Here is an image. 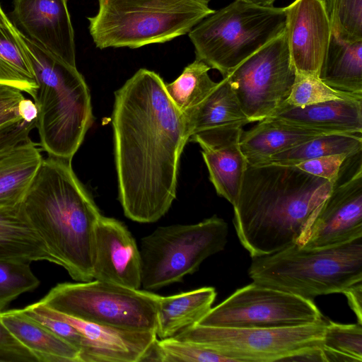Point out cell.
Returning <instances> with one entry per match:
<instances>
[{
	"label": "cell",
	"mask_w": 362,
	"mask_h": 362,
	"mask_svg": "<svg viewBox=\"0 0 362 362\" xmlns=\"http://www.w3.org/2000/svg\"><path fill=\"white\" fill-rule=\"evenodd\" d=\"M163 362H233L195 342L170 337L158 340Z\"/></svg>",
	"instance_id": "obj_34"
},
{
	"label": "cell",
	"mask_w": 362,
	"mask_h": 362,
	"mask_svg": "<svg viewBox=\"0 0 362 362\" xmlns=\"http://www.w3.org/2000/svg\"><path fill=\"white\" fill-rule=\"evenodd\" d=\"M348 156L344 153L325 156L301 162L295 166L308 174L334 183L340 168Z\"/></svg>",
	"instance_id": "obj_35"
},
{
	"label": "cell",
	"mask_w": 362,
	"mask_h": 362,
	"mask_svg": "<svg viewBox=\"0 0 362 362\" xmlns=\"http://www.w3.org/2000/svg\"><path fill=\"white\" fill-rule=\"evenodd\" d=\"M332 32L347 42L362 40V0H332Z\"/></svg>",
	"instance_id": "obj_33"
},
{
	"label": "cell",
	"mask_w": 362,
	"mask_h": 362,
	"mask_svg": "<svg viewBox=\"0 0 362 362\" xmlns=\"http://www.w3.org/2000/svg\"><path fill=\"white\" fill-rule=\"evenodd\" d=\"M318 77L334 89L362 95V40L344 41L332 32Z\"/></svg>",
	"instance_id": "obj_26"
},
{
	"label": "cell",
	"mask_w": 362,
	"mask_h": 362,
	"mask_svg": "<svg viewBox=\"0 0 362 362\" xmlns=\"http://www.w3.org/2000/svg\"><path fill=\"white\" fill-rule=\"evenodd\" d=\"M28 308L45 315L64 320L78 329L85 338L81 362H141L158 339L156 331H136L100 325L52 310L38 301Z\"/></svg>",
	"instance_id": "obj_15"
},
{
	"label": "cell",
	"mask_w": 362,
	"mask_h": 362,
	"mask_svg": "<svg viewBox=\"0 0 362 362\" xmlns=\"http://www.w3.org/2000/svg\"><path fill=\"white\" fill-rule=\"evenodd\" d=\"M286 35L296 73L319 76L332 28L322 0H295L284 7Z\"/></svg>",
	"instance_id": "obj_14"
},
{
	"label": "cell",
	"mask_w": 362,
	"mask_h": 362,
	"mask_svg": "<svg viewBox=\"0 0 362 362\" xmlns=\"http://www.w3.org/2000/svg\"><path fill=\"white\" fill-rule=\"evenodd\" d=\"M228 233V223L216 215L194 224L158 227L141 240V286L149 291L182 282L224 249Z\"/></svg>",
	"instance_id": "obj_8"
},
{
	"label": "cell",
	"mask_w": 362,
	"mask_h": 362,
	"mask_svg": "<svg viewBox=\"0 0 362 362\" xmlns=\"http://www.w3.org/2000/svg\"><path fill=\"white\" fill-rule=\"evenodd\" d=\"M243 127L214 128L196 133L189 141L197 143L216 193L233 206L238 198L247 160L240 147Z\"/></svg>",
	"instance_id": "obj_18"
},
{
	"label": "cell",
	"mask_w": 362,
	"mask_h": 362,
	"mask_svg": "<svg viewBox=\"0 0 362 362\" xmlns=\"http://www.w3.org/2000/svg\"><path fill=\"white\" fill-rule=\"evenodd\" d=\"M158 295L93 279L61 283L40 301L59 313L117 329L156 331Z\"/></svg>",
	"instance_id": "obj_9"
},
{
	"label": "cell",
	"mask_w": 362,
	"mask_h": 362,
	"mask_svg": "<svg viewBox=\"0 0 362 362\" xmlns=\"http://www.w3.org/2000/svg\"><path fill=\"white\" fill-rule=\"evenodd\" d=\"M333 184L295 165L247 163L233 206L236 234L250 257L296 244Z\"/></svg>",
	"instance_id": "obj_2"
},
{
	"label": "cell",
	"mask_w": 362,
	"mask_h": 362,
	"mask_svg": "<svg viewBox=\"0 0 362 362\" xmlns=\"http://www.w3.org/2000/svg\"><path fill=\"white\" fill-rule=\"evenodd\" d=\"M246 3L262 6V7H272L276 0H242Z\"/></svg>",
	"instance_id": "obj_41"
},
{
	"label": "cell",
	"mask_w": 362,
	"mask_h": 362,
	"mask_svg": "<svg viewBox=\"0 0 362 362\" xmlns=\"http://www.w3.org/2000/svg\"><path fill=\"white\" fill-rule=\"evenodd\" d=\"M324 318L313 300L252 281L211 308L197 324L223 328H278Z\"/></svg>",
	"instance_id": "obj_11"
},
{
	"label": "cell",
	"mask_w": 362,
	"mask_h": 362,
	"mask_svg": "<svg viewBox=\"0 0 362 362\" xmlns=\"http://www.w3.org/2000/svg\"><path fill=\"white\" fill-rule=\"evenodd\" d=\"M252 259L248 274L253 282L313 301L362 281V237L321 248L293 244Z\"/></svg>",
	"instance_id": "obj_5"
},
{
	"label": "cell",
	"mask_w": 362,
	"mask_h": 362,
	"mask_svg": "<svg viewBox=\"0 0 362 362\" xmlns=\"http://www.w3.org/2000/svg\"><path fill=\"white\" fill-rule=\"evenodd\" d=\"M112 124L119 200L139 223L163 217L176 197L180 158L190 138L163 78L140 69L115 93Z\"/></svg>",
	"instance_id": "obj_1"
},
{
	"label": "cell",
	"mask_w": 362,
	"mask_h": 362,
	"mask_svg": "<svg viewBox=\"0 0 362 362\" xmlns=\"http://www.w3.org/2000/svg\"><path fill=\"white\" fill-rule=\"evenodd\" d=\"M88 17L96 47L139 48L188 33L215 11L209 0H98Z\"/></svg>",
	"instance_id": "obj_6"
},
{
	"label": "cell",
	"mask_w": 362,
	"mask_h": 362,
	"mask_svg": "<svg viewBox=\"0 0 362 362\" xmlns=\"http://www.w3.org/2000/svg\"><path fill=\"white\" fill-rule=\"evenodd\" d=\"M296 76L284 31L226 77L244 113L254 122L273 115L286 104Z\"/></svg>",
	"instance_id": "obj_12"
},
{
	"label": "cell",
	"mask_w": 362,
	"mask_h": 362,
	"mask_svg": "<svg viewBox=\"0 0 362 362\" xmlns=\"http://www.w3.org/2000/svg\"><path fill=\"white\" fill-rule=\"evenodd\" d=\"M322 1L324 2V4H325V6L327 8V11H328V13L329 14L330 8H331L332 0H322Z\"/></svg>",
	"instance_id": "obj_43"
},
{
	"label": "cell",
	"mask_w": 362,
	"mask_h": 362,
	"mask_svg": "<svg viewBox=\"0 0 362 362\" xmlns=\"http://www.w3.org/2000/svg\"><path fill=\"white\" fill-rule=\"evenodd\" d=\"M327 319L278 328H223L197 324L174 338L202 344L233 362L293 361L321 348Z\"/></svg>",
	"instance_id": "obj_10"
},
{
	"label": "cell",
	"mask_w": 362,
	"mask_h": 362,
	"mask_svg": "<svg viewBox=\"0 0 362 362\" xmlns=\"http://www.w3.org/2000/svg\"><path fill=\"white\" fill-rule=\"evenodd\" d=\"M216 297L214 287L205 286L157 300V337H173L197 324L212 308Z\"/></svg>",
	"instance_id": "obj_23"
},
{
	"label": "cell",
	"mask_w": 362,
	"mask_h": 362,
	"mask_svg": "<svg viewBox=\"0 0 362 362\" xmlns=\"http://www.w3.org/2000/svg\"><path fill=\"white\" fill-rule=\"evenodd\" d=\"M210 69L206 64L196 59L175 81L165 83L168 97L182 113L199 105L216 86L218 83L209 75Z\"/></svg>",
	"instance_id": "obj_29"
},
{
	"label": "cell",
	"mask_w": 362,
	"mask_h": 362,
	"mask_svg": "<svg viewBox=\"0 0 362 362\" xmlns=\"http://www.w3.org/2000/svg\"><path fill=\"white\" fill-rule=\"evenodd\" d=\"M285 29L284 8L235 0L201 21L188 35L196 59L226 77Z\"/></svg>",
	"instance_id": "obj_7"
},
{
	"label": "cell",
	"mask_w": 362,
	"mask_h": 362,
	"mask_svg": "<svg viewBox=\"0 0 362 362\" xmlns=\"http://www.w3.org/2000/svg\"><path fill=\"white\" fill-rule=\"evenodd\" d=\"M23 310L56 335L76 347L81 354L84 347L85 338L74 326L64 320L35 312L28 307L24 308Z\"/></svg>",
	"instance_id": "obj_36"
},
{
	"label": "cell",
	"mask_w": 362,
	"mask_h": 362,
	"mask_svg": "<svg viewBox=\"0 0 362 362\" xmlns=\"http://www.w3.org/2000/svg\"><path fill=\"white\" fill-rule=\"evenodd\" d=\"M21 206L57 265L76 281L93 280L95 230L102 215L71 160L43 158Z\"/></svg>",
	"instance_id": "obj_3"
},
{
	"label": "cell",
	"mask_w": 362,
	"mask_h": 362,
	"mask_svg": "<svg viewBox=\"0 0 362 362\" xmlns=\"http://www.w3.org/2000/svg\"><path fill=\"white\" fill-rule=\"evenodd\" d=\"M0 318L39 362H81L79 351L31 317L23 309L4 310Z\"/></svg>",
	"instance_id": "obj_21"
},
{
	"label": "cell",
	"mask_w": 362,
	"mask_h": 362,
	"mask_svg": "<svg viewBox=\"0 0 362 362\" xmlns=\"http://www.w3.org/2000/svg\"><path fill=\"white\" fill-rule=\"evenodd\" d=\"M12 16L26 36L76 66L74 31L67 0H13Z\"/></svg>",
	"instance_id": "obj_17"
},
{
	"label": "cell",
	"mask_w": 362,
	"mask_h": 362,
	"mask_svg": "<svg viewBox=\"0 0 362 362\" xmlns=\"http://www.w3.org/2000/svg\"><path fill=\"white\" fill-rule=\"evenodd\" d=\"M0 84L18 88L33 98L37 88L18 29L12 23L0 25Z\"/></svg>",
	"instance_id": "obj_27"
},
{
	"label": "cell",
	"mask_w": 362,
	"mask_h": 362,
	"mask_svg": "<svg viewBox=\"0 0 362 362\" xmlns=\"http://www.w3.org/2000/svg\"><path fill=\"white\" fill-rule=\"evenodd\" d=\"M93 279L141 286L139 247L125 225L113 218L101 216L95 227Z\"/></svg>",
	"instance_id": "obj_16"
},
{
	"label": "cell",
	"mask_w": 362,
	"mask_h": 362,
	"mask_svg": "<svg viewBox=\"0 0 362 362\" xmlns=\"http://www.w3.org/2000/svg\"><path fill=\"white\" fill-rule=\"evenodd\" d=\"M361 134L333 133L322 135L276 153L259 164L296 165L325 156L341 153L351 156L362 150Z\"/></svg>",
	"instance_id": "obj_28"
},
{
	"label": "cell",
	"mask_w": 362,
	"mask_h": 362,
	"mask_svg": "<svg viewBox=\"0 0 362 362\" xmlns=\"http://www.w3.org/2000/svg\"><path fill=\"white\" fill-rule=\"evenodd\" d=\"M334 100H362V95L334 89L318 76L296 73L286 105L303 107Z\"/></svg>",
	"instance_id": "obj_32"
},
{
	"label": "cell",
	"mask_w": 362,
	"mask_h": 362,
	"mask_svg": "<svg viewBox=\"0 0 362 362\" xmlns=\"http://www.w3.org/2000/svg\"><path fill=\"white\" fill-rule=\"evenodd\" d=\"M325 361H362V325L327 320L321 345Z\"/></svg>",
	"instance_id": "obj_30"
},
{
	"label": "cell",
	"mask_w": 362,
	"mask_h": 362,
	"mask_svg": "<svg viewBox=\"0 0 362 362\" xmlns=\"http://www.w3.org/2000/svg\"><path fill=\"white\" fill-rule=\"evenodd\" d=\"M269 117L329 133H362V100H334L303 107L285 105Z\"/></svg>",
	"instance_id": "obj_19"
},
{
	"label": "cell",
	"mask_w": 362,
	"mask_h": 362,
	"mask_svg": "<svg viewBox=\"0 0 362 362\" xmlns=\"http://www.w3.org/2000/svg\"><path fill=\"white\" fill-rule=\"evenodd\" d=\"M328 134L333 133L267 117L243 131L240 144L247 163L257 165L276 153Z\"/></svg>",
	"instance_id": "obj_20"
},
{
	"label": "cell",
	"mask_w": 362,
	"mask_h": 362,
	"mask_svg": "<svg viewBox=\"0 0 362 362\" xmlns=\"http://www.w3.org/2000/svg\"><path fill=\"white\" fill-rule=\"evenodd\" d=\"M0 259L57 264L45 241L30 223L21 204L0 207Z\"/></svg>",
	"instance_id": "obj_22"
},
{
	"label": "cell",
	"mask_w": 362,
	"mask_h": 362,
	"mask_svg": "<svg viewBox=\"0 0 362 362\" xmlns=\"http://www.w3.org/2000/svg\"><path fill=\"white\" fill-rule=\"evenodd\" d=\"M11 22L8 20L6 14L4 13L0 6V25H9Z\"/></svg>",
	"instance_id": "obj_42"
},
{
	"label": "cell",
	"mask_w": 362,
	"mask_h": 362,
	"mask_svg": "<svg viewBox=\"0 0 362 362\" xmlns=\"http://www.w3.org/2000/svg\"><path fill=\"white\" fill-rule=\"evenodd\" d=\"M25 100L21 90L0 84V127L23 119Z\"/></svg>",
	"instance_id": "obj_39"
},
{
	"label": "cell",
	"mask_w": 362,
	"mask_h": 362,
	"mask_svg": "<svg viewBox=\"0 0 362 362\" xmlns=\"http://www.w3.org/2000/svg\"><path fill=\"white\" fill-rule=\"evenodd\" d=\"M36 120L21 119L0 127V155L30 139Z\"/></svg>",
	"instance_id": "obj_38"
},
{
	"label": "cell",
	"mask_w": 362,
	"mask_h": 362,
	"mask_svg": "<svg viewBox=\"0 0 362 362\" xmlns=\"http://www.w3.org/2000/svg\"><path fill=\"white\" fill-rule=\"evenodd\" d=\"M361 151L346 158L330 194L296 245L304 248L327 247L362 237Z\"/></svg>",
	"instance_id": "obj_13"
},
{
	"label": "cell",
	"mask_w": 362,
	"mask_h": 362,
	"mask_svg": "<svg viewBox=\"0 0 362 362\" xmlns=\"http://www.w3.org/2000/svg\"><path fill=\"white\" fill-rule=\"evenodd\" d=\"M190 136L204 130L252 123L244 113L227 77L194 108L183 112Z\"/></svg>",
	"instance_id": "obj_24"
},
{
	"label": "cell",
	"mask_w": 362,
	"mask_h": 362,
	"mask_svg": "<svg viewBox=\"0 0 362 362\" xmlns=\"http://www.w3.org/2000/svg\"><path fill=\"white\" fill-rule=\"evenodd\" d=\"M18 34L37 84L33 100L40 145L48 156L71 160L93 122L89 88L76 66Z\"/></svg>",
	"instance_id": "obj_4"
},
{
	"label": "cell",
	"mask_w": 362,
	"mask_h": 362,
	"mask_svg": "<svg viewBox=\"0 0 362 362\" xmlns=\"http://www.w3.org/2000/svg\"><path fill=\"white\" fill-rule=\"evenodd\" d=\"M42 159L31 139L0 155V207L21 204Z\"/></svg>",
	"instance_id": "obj_25"
},
{
	"label": "cell",
	"mask_w": 362,
	"mask_h": 362,
	"mask_svg": "<svg viewBox=\"0 0 362 362\" xmlns=\"http://www.w3.org/2000/svg\"><path fill=\"white\" fill-rule=\"evenodd\" d=\"M30 264L25 261L0 259V313L18 296L39 286L40 280Z\"/></svg>",
	"instance_id": "obj_31"
},
{
	"label": "cell",
	"mask_w": 362,
	"mask_h": 362,
	"mask_svg": "<svg viewBox=\"0 0 362 362\" xmlns=\"http://www.w3.org/2000/svg\"><path fill=\"white\" fill-rule=\"evenodd\" d=\"M0 362H39L4 325L0 318Z\"/></svg>",
	"instance_id": "obj_37"
},
{
	"label": "cell",
	"mask_w": 362,
	"mask_h": 362,
	"mask_svg": "<svg viewBox=\"0 0 362 362\" xmlns=\"http://www.w3.org/2000/svg\"><path fill=\"white\" fill-rule=\"evenodd\" d=\"M343 293L346 296L351 309L357 317L358 323L362 325V281L349 287Z\"/></svg>",
	"instance_id": "obj_40"
}]
</instances>
